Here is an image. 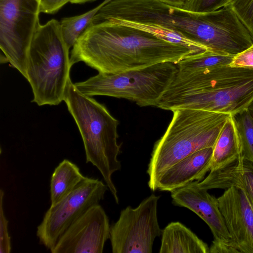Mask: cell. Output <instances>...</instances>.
<instances>
[{
  "label": "cell",
  "mask_w": 253,
  "mask_h": 253,
  "mask_svg": "<svg viewBox=\"0 0 253 253\" xmlns=\"http://www.w3.org/2000/svg\"><path fill=\"white\" fill-rule=\"evenodd\" d=\"M109 220L98 204L89 208L61 236L52 253H102L110 239Z\"/></svg>",
  "instance_id": "obj_11"
},
{
  "label": "cell",
  "mask_w": 253,
  "mask_h": 253,
  "mask_svg": "<svg viewBox=\"0 0 253 253\" xmlns=\"http://www.w3.org/2000/svg\"><path fill=\"white\" fill-rule=\"evenodd\" d=\"M69 50L60 22L52 19L40 24L31 42L26 70L32 102L57 105L64 100L72 67Z\"/></svg>",
  "instance_id": "obj_5"
},
{
  "label": "cell",
  "mask_w": 253,
  "mask_h": 253,
  "mask_svg": "<svg viewBox=\"0 0 253 253\" xmlns=\"http://www.w3.org/2000/svg\"><path fill=\"white\" fill-rule=\"evenodd\" d=\"M231 0H187L181 9L192 13L212 11L229 4Z\"/></svg>",
  "instance_id": "obj_23"
},
{
  "label": "cell",
  "mask_w": 253,
  "mask_h": 253,
  "mask_svg": "<svg viewBox=\"0 0 253 253\" xmlns=\"http://www.w3.org/2000/svg\"><path fill=\"white\" fill-rule=\"evenodd\" d=\"M177 71L175 63L166 62L118 73L98 72L74 85L89 96H108L128 99L140 107L157 106Z\"/></svg>",
  "instance_id": "obj_6"
},
{
  "label": "cell",
  "mask_w": 253,
  "mask_h": 253,
  "mask_svg": "<svg viewBox=\"0 0 253 253\" xmlns=\"http://www.w3.org/2000/svg\"><path fill=\"white\" fill-rule=\"evenodd\" d=\"M243 155L240 135L234 115L225 122L213 147L209 168V172L220 169Z\"/></svg>",
  "instance_id": "obj_15"
},
{
  "label": "cell",
  "mask_w": 253,
  "mask_h": 253,
  "mask_svg": "<svg viewBox=\"0 0 253 253\" xmlns=\"http://www.w3.org/2000/svg\"><path fill=\"white\" fill-rule=\"evenodd\" d=\"M170 192L174 205L192 211L210 227L214 239L209 253H237L232 244L217 198L207 190L198 187L195 181Z\"/></svg>",
  "instance_id": "obj_10"
},
{
  "label": "cell",
  "mask_w": 253,
  "mask_h": 253,
  "mask_svg": "<svg viewBox=\"0 0 253 253\" xmlns=\"http://www.w3.org/2000/svg\"><path fill=\"white\" fill-rule=\"evenodd\" d=\"M163 3L170 6L181 8L184 6L187 0H158Z\"/></svg>",
  "instance_id": "obj_27"
},
{
  "label": "cell",
  "mask_w": 253,
  "mask_h": 253,
  "mask_svg": "<svg viewBox=\"0 0 253 253\" xmlns=\"http://www.w3.org/2000/svg\"><path fill=\"white\" fill-rule=\"evenodd\" d=\"M159 196L151 194L135 208L127 206L110 227L113 253H151L156 238L162 235L157 205Z\"/></svg>",
  "instance_id": "obj_8"
},
{
  "label": "cell",
  "mask_w": 253,
  "mask_h": 253,
  "mask_svg": "<svg viewBox=\"0 0 253 253\" xmlns=\"http://www.w3.org/2000/svg\"><path fill=\"white\" fill-rule=\"evenodd\" d=\"M108 189L98 178L85 176L66 197L50 205L37 227L40 243L51 251L66 229L91 207L104 199Z\"/></svg>",
  "instance_id": "obj_9"
},
{
  "label": "cell",
  "mask_w": 253,
  "mask_h": 253,
  "mask_svg": "<svg viewBox=\"0 0 253 253\" xmlns=\"http://www.w3.org/2000/svg\"><path fill=\"white\" fill-rule=\"evenodd\" d=\"M229 66L253 70V44L235 55Z\"/></svg>",
  "instance_id": "obj_26"
},
{
  "label": "cell",
  "mask_w": 253,
  "mask_h": 253,
  "mask_svg": "<svg viewBox=\"0 0 253 253\" xmlns=\"http://www.w3.org/2000/svg\"><path fill=\"white\" fill-rule=\"evenodd\" d=\"M4 193L0 190V253H9L11 250L10 237L8 229V220L4 214Z\"/></svg>",
  "instance_id": "obj_24"
},
{
  "label": "cell",
  "mask_w": 253,
  "mask_h": 253,
  "mask_svg": "<svg viewBox=\"0 0 253 253\" xmlns=\"http://www.w3.org/2000/svg\"><path fill=\"white\" fill-rule=\"evenodd\" d=\"M94 0H41L40 12L54 14L68 2L83 4Z\"/></svg>",
  "instance_id": "obj_25"
},
{
  "label": "cell",
  "mask_w": 253,
  "mask_h": 253,
  "mask_svg": "<svg viewBox=\"0 0 253 253\" xmlns=\"http://www.w3.org/2000/svg\"><path fill=\"white\" fill-rule=\"evenodd\" d=\"M253 102V70L229 66L178 72L157 107L191 108L235 115Z\"/></svg>",
  "instance_id": "obj_2"
},
{
  "label": "cell",
  "mask_w": 253,
  "mask_h": 253,
  "mask_svg": "<svg viewBox=\"0 0 253 253\" xmlns=\"http://www.w3.org/2000/svg\"><path fill=\"white\" fill-rule=\"evenodd\" d=\"M234 55L207 51L188 56L176 65L178 72H187L229 66Z\"/></svg>",
  "instance_id": "obj_20"
},
{
  "label": "cell",
  "mask_w": 253,
  "mask_h": 253,
  "mask_svg": "<svg viewBox=\"0 0 253 253\" xmlns=\"http://www.w3.org/2000/svg\"><path fill=\"white\" fill-rule=\"evenodd\" d=\"M248 109H249L251 114L252 115V117H253V102L251 103V104L249 106Z\"/></svg>",
  "instance_id": "obj_28"
},
{
  "label": "cell",
  "mask_w": 253,
  "mask_h": 253,
  "mask_svg": "<svg viewBox=\"0 0 253 253\" xmlns=\"http://www.w3.org/2000/svg\"><path fill=\"white\" fill-rule=\"evenodd\" d=\"M196 185L207 190L223 189L234 186L244 189L253 207V165L243 155L229 165L209 174Z\"/></svg>",
  "instance_id": "obj_14"
},
{
  "label": "cell",
  "mask_w": 253,
  "mask_h": 253,
  "mask_svg": "<svg viewBox=\"0 0 253 253\" xmlns=\"http://www.w3.org/2000/svg\"><path fill=\"white\" fill-rule=\"evenodd\" d=\"M105 21L131 27L149 33L154 36L167 42L186 46L199 53L212 51L207 47L195 43L184 37L179 33L160 25L143 23L134 21L110 18Z\"/></svg>",
  "instance_id": "obj_18"
},
{
  "label": "cell",
  "mask_w": 253,
  "mask_h": 253,
  "mask_svg": "<svg viewBox=\"0 0 253 253\" xmlns=\"http://www.w3.org/2000/svg\"><path fill=\"white\" fill-rule=\"evenodd\" d=\"M201 53L145 31L104 21L90 25L73 47L72 66L83 62L98 72L115 74L158 63H177Z\"/></svg>",
  "instance_id": "obj_1"
},
{
  "label": "cell",
  "mask_w": 253,
  "mask_h": 253,
  "mask_svg": "<svg viewBox=\"0 0 253 253\" xmlns=\"http://www.w3.org/2000/svg\"><path fill=\"white\" fill-rule=\"evenodd\" d=\"M160 253H209L210 247L179 222L169 223L163 230Z\"/></svg>",
  "instance_id": "obj_16"
},
{
  "label": "cell",
  "mask_w": 253,
  "mask_h": 253,
  "mask_svg": "<svg viewBox=\"0 0 253 253\" xmlns=\"http://www.w3.org/2000/svg\"><path fill=\"white\" fill-rule=\"evenodd\" d=\"M172 111L166 131L154 145L147 170L153 191L159 177L169 167L197 151L213 147L231 115L191 108Z\"/></svg>",
  "instance_id": "obj_4"
},
{
  "label": "cell",
  "mask_w": 253,
  "mask_h": 253,
  "mask_svg": "<svg viewBox=\"0 0 253 253\" xmlns=\"http://www.w3.org/2000/svg\"><path fill=\"white\" fill-rule=\"evenodd\" d=\"M111 0H104L93 9L81 15L65 17L60 22L64 39L68 48L73 47L78 39L90 26L100 8Z\"/></svg>",
  "instance_id": "obj_19"
},
{
  "label": "cell",
  "mask_w": 253,
  "mask_h": 253,
  "mask_svg": "<svg viewBox=\"0 0 253 253\" xmlns=\"http://www.w3.org/2000/svg\"><path fill=\"white\" fill-rule=\"evenodd\" d=\"M41 0H0V59L25 78L29 51L39 23Z\"/></svg>",
  "instance_id": "obj_7"
},
{
  "label": "cell",
  "mask_w": 253,
  "mask_h": 253,
  "mask_svg": "<svg viewBox=\"0 0 253 253\" xmlns=\"http://www.w3.org/2000/svg\"><path fill=\"white\" fill-rule=\"evenodd\" d=\"M91 97L79 91L70 79L63 101L81 133L86 162L98 169L118 204L117 190L112 176L121 169L118 159L121 147L117 141L119 122L104 105Z\"/></svg>",
  "instance_id": "obj_3"
},
{
  "label": "cell",
  "mask_w": 253,
  "mask_h": 253,
  "mask_svg": "<svg viewBox=\"0 0 253 253\" xmlns=\"http://www.w3.org/2000/svg\"><path fill=\"white\" fill-rule=\"evenodd\" d=\"M217 198L218 206L234 248L253 253V207L243 189L231 186Z\"/></svg>",
  "instance_id": "obj_12"
},
{
  "label": "cell",
  "mask_w": 253,
  "mask_h": 253,
  "mask_svg": "<svg viewBox=\"0 0 253 253\" xmlns=\"http://www.w3.org/2000/svg\"><path fill=\"white\" fill-rule=\"evenodd\" d=\"M85 177L77 165L67 159L61 161L50 179L51 205L57 204L69 195Z\"/></svg>",
  "instance_id": "obj_17"
},
{
  "label": "cell",
  "mask_w": 253,
  "mask_h": 253,
  "mask_svg": "<svg viewBox=\"0 0 253 253\" xmlns=\"http://www.w3.org/2000/svg\"><path fill=\"white\" fill-rule=\"evenodd\" d=\"M228 5L247 29L253 40V0H231Z\"/></svg>",
  "instance_id": "obj_22"
},
{
  "label": "cell",
  "mask_w": 253,
  "mask_h": 253,
  "mask_svg": "<svg viewBox=\"0 0 253 253\" xmlns=\"http://www.w3.org/2000/svg\"><path fill=\"white\" fill-rule=\"evenodd\" d=\"M213 147L197 151L165 170L159 177L156 190L171 192L194 181L203 180L208 172Z\"/></svg>",
  "instance_id": "obj_13"
},
{
  "label": "cell",
  "mask_w": 253,
  "mask_h": 253,
  "mask_svg": "<svg viewBox=\"0 0 253 253\" xmlns=\"http://www.w3.org/2000/svg\"><path fill=\"white\" fill-rule=\"evenodd\" d=\"M234 117L241 139L244 158L253 165V117L248 109Z\"/></svg>",
  "instance_id": "obj_21"
}]
</instances>
